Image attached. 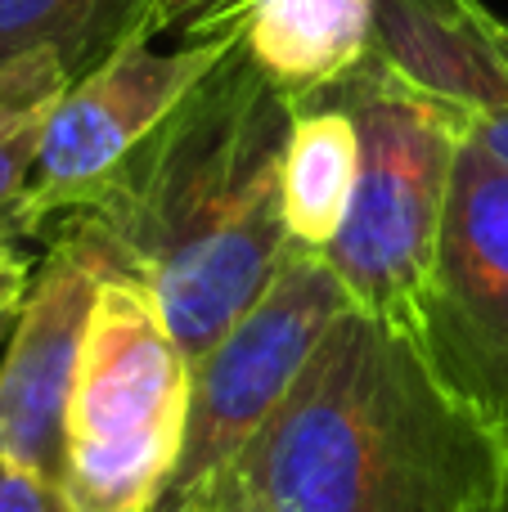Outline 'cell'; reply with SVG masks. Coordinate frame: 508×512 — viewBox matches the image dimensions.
Listing matches in <instances>:
<instances>
[{
    "label": "cell",
    "mask_w": 508,
    "mask_h": 512,
    "mask_svg": "<svg viewBox=\"0 0 508 512\" xmlns=\"http://www.w3.org/2000/svg\"><path fill=\"white\" fill-rule=\"evenodd\" d=\"M243 0H153L149 18H144V41L162 32H185V36H203L225 27L234 14H239Z\"/></svg>",
    "instance_id": "obj_15"
},
{
    "label": "cell",
    "mask_w": 508,
    "mask_h": 512,
    "mask_svg": "<svg viewBox=\"0 0 508 512\" xmlns=\"http://www.w3.org/2000/svg\"><path fill=\"white\" fill-rule=\"evenodd\" d=\"M104 270L108 261L90 248L86 234L54 225L0 360V459L59 477L63 414Z\"/></svg>",
    "instance_id": "obj_8"
},
{
    "label": "cell",
    "mask_w": 508,
    "mask_h": 512,
    "mask_svg": "<svg viewBox=\"0 0 508 512\" xmlns=\"http://www.w3.org/2000/svg\"><path fill=\"white\" fill-rule=\"evenodd\" d=\"M5 216H9V212H5ZM5 216H0V221H5Z\"/></svg>",
    "instance_id": "obj_18"
},
{
    "label": "cell",
    "mask_w": 508,
    "mask_h": 512,
    "mask_svg": "<svg viewBox=\"0 0 508 512\" xmlns=\"http://www.w3.org/2000/svg\"><path fill=\"white\" fill-rule=\"evenodd\" d=\"M378 54L459 135L508 162V23L482 0H383Z\"/></svg>",
    "instance_id": "obj_9"
},
{
    "label": "cell",
    "mask_w": 508,
    "mask_h": 512,
    "mask_svg": "<svg viewBox=\"0 0 508 512\" xmlns=\"http://www.w3.org/2000/svg\"><path fill=\"white\" fill-rule=\"evenodd\" d=\"M234 45L239 27L230 23L203 36H185L176 50L131 41L108 54L99 68L81 72L50 117L32 185L14 203L23 239L50 234L63 216L77 212Z\"/></svg>",
    "instance_id": "obj_6"
},
{
    "label": "cell",
    "mask_w": 508,
    "mask_h": 512,
    "mask_svg": "<svg viewBox=\"0 0 508 512\" xmlns=\"http://www.w3.org/2000/svg\"><path fill=\"white\" fill-rule=\"evenodd\" d=\"M360 180V131L342 99L324 95L297 104L288 122L284 167H279V207L284 230L297 248L329 252L342 234Z\"/></svg>",
    "instance_id": "obj_11"
},
{
    "label": "cell",
    "mask_w": 508,
    "mask_h": 512,
    "mask_svg": "<svg viewBox=\"0 0 508 512\" xmlns=\"http://www.w3.org/2000/svg\"><path fill=\"white\" fill-rule=\"evenodd\" d=\"M153 0H0V63L27 50H54L72 81L122 45L144 41Z\"/></svg>",
    "instance_id": "obj_12"
},
{
    "label": "cell",
    "mask_w": 508,
    "mask_h": 512,
    "mask_svg": "<svg viewBox=\"0 0 508 512\" xmlns=\"http://www.w3.org/2000/svg\"><path fill=\"white\" fill-rule=\"evenodd\" d=\"M419 342L508 441V162L459 140Z\"/></svg>",
    "instance_id": "obj_7"
},
{
    "label": "cell",
    "mask_w": 508,
    "mask_h": 512,
    "mask_svg": "<svg viewBox=\"0 0 508 512\" xmlns=\"http://www.w3.org/2000/svg\"><path fill=\"white\" fill-rule=\"evenodd\" d=\"M23 230H18L14 212L0 221V333L18 324L23 315V301L32 292V274H36V261L18 248Z\"/></svg>",
    "instance_id": "obj_16"
},
{
    "label": "cell",
    "mask_w": 508,
    "mask_h": 512,
    "mask_svg": "<svg viewBox=\"0 0 508 512\" xmlns=\"http://www.w3.org/2000/svg\"><path fill=\"white\" fill-rule=\"evenodd\" d=\"M378 5L383 0H243L230 23L261 77L297 108L338 90L374 54Z\"/></svg>",
    "instance_id": "obj_10"
},
{
    "label": "cell",
    "mask_w": 508,
    "mask_h": 512,
    "mask_svg": "<svg viewBox=\"0 0 508 512\" xmlns=\"http://www.w3.org/2000/svg\"><path fill=\"white\" fill-rule=\"evenodd\" d=\"M486 512H508V477H504V490H500V495H495V504L486 508Z\"/></svg>",
    "instance_id": "obj_17"
},
{
    "label": "cell",
    "mask_w": 508,
    "mask_h": 512,
    "mask_svg": "<svg viewBox=\"0 0 508 512\" xmlns=\"http://www.w3.org/2000/svg\"><path fill=\"white\" fill-rule=\"evenodd\" d=\"M347 310L351 297L324 252L293 243L261 297L194 364L189 432L167 499L198 490L261 432Z\"/></svg>",
    "instance_id": "obj_5"
},
{
    "label": "cell",
    "mask_w": 508,
    "mask_h": 512,
    "mask_svg": "<svg viewBox=\"0 0 508 512\" xmlns=\"http://www.w3.org/2000/svg\"><path fill=\"white\" fill-rule=\"evenodd\" d=\"M0 512H72V504L59 477L18 459H0Z\"/></svg>",
    "instance_id": "obj_14"
},
{
    "label": "cell",
    "mask_w": 508,
    "mask_h": 512,
    "mask_svg": "<svg viewBox=\"0 0 508 512\" xmlns=\"http://www.w3.org/2000/svg\"><path fill=\"white\" fill-rule=\"evenodd\" d=\"M293 104L261 77L243 36L162 126L59 225L158 301L189 364L275 279L293 239L279 167Z\"/></svg>",
    "instance_id": "obj_2"
},
{
    "label": "cell",
    "mask_w": 508,
    "mask_h": 512,
    "mask_svg": "<svg viewBox=\"0 0 508 512\" xmlns=\"http://www.w3.org/2000/svg\"><path fill=\"white\" fill-rule=\"evenodd\" d=\"M508 441L423 342L356 306L216 477L153 512H486Z\"/></svg>",
    "instance_id": "obj_1"
},
{
    "label": "cell",
    "mask_w": 508,
    "mask_h": 512,
    "mask_svg": "<svg viewBox=\"0 0 508 512\" xmlns=\"http://www.w3.org/2000/svg\"><path fill=\"white\" fill-rule=\"evenodd\" d=\"M329 95L356 117L360 180L324 261L360 315L419 337L464 135L432 99L396 77L378 50Z\"/></svg>",
    "instance_id": "obj_4"
},
{
    "label": "cell",
    "mask_w": 508,
    "mask_h": 512,
    "mask_svg": "<svg viewBox=\"0 0 508 512\" xmlns=\"http://www.w3.org/2000/svg\"><path fill=\"white\" fill-rule=\"evenodd\" d=\"M72 72L54 50H27L0 63V216L32 185L50 117L68 95Z\"/></svg>",
    "instance_id": "obj_13"
},
{
    "label": "cell",
    "mask_w": 508,
    "mask_h": 512,
    "mask_svg": "<svg viewBox=\"0 0 508 512\" xmlns=\"http://www.w3.org/2000/svg\"><path fill=\"white\" fill-rule=\"evenodd\" d=\"M194 364L144 283L108 265L63 414L59 486L72 512H153L189 432Z\"/></svg>",
    "instance_id": "obj_3"
}]
</instances>
